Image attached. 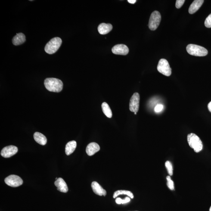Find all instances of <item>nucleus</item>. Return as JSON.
Returning <instances> with one entry per match:
<instances>
[{"mask_svg":"<svg viewBox=\"0 0 211 211\" xmlns=\"http://www.w3.org/2000/svg\"><path fill=\"white\" fill-rule=\"evenodd\" d=\"M44 85L48 91L60 92L63 89V83L60 79L55 78H48L44 81Z\"/></svg>","mask_w":211,"mask_h":211,"instance_id":"1","label":"nucleus"},{"mask_svg":"<svg viewBox=\"0 0 211 211\" xmlns=\"http://www.w3.org/2000/svg\"><path fill=\"white\" fill-rule=\"evenodd\" d=\"M187 138L189 145L191 148L194 149L196 153L200 152L203 150V143L200 138L195 134H189Z\"/></svg>","mask_w":211,"mask_h":211,"instance_id":"2","label":"nucleus"},{"mask_svg":"<svg viewBox=\"0 0 211 211\" xmlns=\"http://www.w3.org/2000/svg\"><path fill=\"white\" fill-rule=\"evenodd\" d=\"M186 49L188 54L196 57H204L208 53L206 49L195 44H189L187 46Z\"/></svg>","mask_w":211,"mask_h":211,"instance_id":"3","label":"nucleus"},{"mask_svg":"<svg viewBox=\"0 0 211 211\" xmlns=\"http://www.w3.org/2000/svg\"><path fill=\"white\" fill-rule=\"evenodd\" d=\"M62 40L59 37H55L51 39L46 45L45 51L49 54L55 53L61 46Z\"/></svg>","mask_w":211,"mask_h":211,"instance_id":"4","label":"nucleus"},{"mask_svg":"<svg viewBox=\"0 0 211 211\" xmlns=\"http://www.w3.org/2000/svg\"><path fill=\"white\" fill-rule=\"evenodd\" d=\"M161 20V15L159 12L155 11L150 16L149 22V27L150 30L154 31L158 27Z\"/></svg>","mask_w":211,"mask_h":211,"instance_id":"5","label":"nucleus"},{"mask_svg":"<svg viewBox=\"0 0 211 211\" xmlns=\"http://www.w3.org/2000/svg\"><path fill=\"white\" fill-rule=\"evenodd\" d=\"M158 71L167 76H170L172 70L169 63L166 59H161L159 61L157 66Z\"/></svg>","mask_w":211,"mask_h":211,"instance_id":"6","label":"nucleus"},{"mask_svg":"<svg viewBox=\"0 0 211 211\" xmlns=\"http://www.w3.org/2000/svg\"><path fill=\"white\" fill-rule=\"evenodd\" d=\"M4 181L7 185L13 187L20 186L23 182V179L20 177L15 175H9L6 178Z\"/></svg>","mask_w":211,"mask_h":211,"instance_id":"7","label":"nucleus"},{"mask_svg":"<svg viewBox=\"0 0 211 211\" xmlns=\"http://www.w3.org/2000/svg\"><path fill=\"white\" fill-rule=\"evenodd\" d=\"M140 97L139 94L136 92L131 97L129 102V110L134 113H137L139 110Z\"/></svg>","mask_w":211,"mask_h":211,"instance_id":"8","label":"nucleus"},{"mask_svg":"<svg viewBox=\"0 0 211 211\" xmlns=\"http://www.w3.org/2000/svg\"><path fill=\"white\" fill-rule=\"evenodd\" d=\"M17 147L14 146H9L4 147L1 151V155L4 158H8L14 155L17 153Z\"/></svg>","mask_w":211,"mask_h":211,"instance_id":"9","label":"nucleus"},{"mask_svg":"<svg viewBox=\"0 0 211 211\" xmlns=\"http://www.w3.org/2000/svg\"><path fill=\"white\" fill-rule=\"evenodd\" d=\"M129 51L128 47L124 44H118L115 45L112 49L113 53L118 55H126Z\"/></svg>","mask_w":211,"mask_h":211,"instance_id":"10","label":"nucleus"},{"mask_svg":"<svg viewBox=\"0 0 211 211\" xmlns=\"http://www.w3.org/2000/svg\"><path fill=\"white\" fill-rule=\"evenodd\" d=\"M91 188L95 194L99 196H106L107 195V191L104 189L103 187L96 181H94L91 184Z\"/></svg>","mask_w":211,"mask_h":211,"instance_id":"11","label":"nucleus"},{"mask_svg":"<svg viewBox=\"0 0 211 211\" xmlns=\"http://www.w3.org/2000/svg\"><path fill=\"white\" fill-rule=\"evenodd\" d=\"M54 184L57 187V190L61 192L67 193L68 191L67 184L62 178H58L54 182Z\"/></svg>","mask_w":211,"mask_h":211,"instance_id":"12","label":"nucleus"},{"mask_svg":"<svg viewBox=\"0 0 211 211\" xmlns=\"http://www.w3.org/2000/svg\"><path fill=\"white\" fill-rule=\"evenodd\" d=\"M100 150L99 146L97 143L91 142L90 143L87 147L86 151L88 156H91L98 152Z\"/></svg>","mask_w":211,"mask_h":211,"instance_id":"13","label":"nucleus"},{"mask_svg":"<svg viewBox=\"0 0 211 211\" xmlns=\"http://www.w3.org/2000/svg\"><path fill=\"white\" fill-rule=\"evenodd\" d=\"M113 26L110 23H101L98 26V31L101 35H106L112 30Z\"/></svg>","mask_w":211,"mask_h":211,"instance_id":"14","label":"nucleus"},{"mask_svg":"<svg viewBox=\"0 0 211 211\" xmlns=\"http://www.w3.org/2000/svg\"><path fill=\"white\" fill-rule=\"evenodd\" d=\"M203 0H195L190 5L188 11L190 14H192L199 10L203 3Z\"/></svg>","mask_w":211,"mask_h":211,"instance_id":"15","label":"nucleus"},{"mask_svg":"<svg viewBox=\"0 0 211 211\" xmlns=\"http://www.w3.org/2000/svg\"><path fill=\"white\" fill-rule=\"evenodd\" d=\"M26 38L25 35L23 33H19L13 38L12 42L15 45H21L26 41Z\"/></svg>","mask_w":211,"mask_h":211,"instance_id":"16","label":"nucleus"},{"mask_svg":"<svg viewBox=\"0 0 211 211\" xmlns=\"http://www.w3.org/2000/svg\"><path fill=\"white\" fill-rule=\"evenodd\" d=\"M34 138L38 144L44 146L46 144L47 140L46 137L43 134L39 132L35 133L34 134Z\"/></svg>","mask_w":211,"mask_h":211,"instance_id":"17","label":"nucleus"},{"mask_svg":"<svg viewBox=\"0 0 211 211\" xmlns=\"http://www.w3.org/2000/svg\"><path fill=\"white\" fill-rule=\"evenodd\" d=\"M77 146V143L74 141H69L66 144L65 153L67 155H70L74 151Z\"/></svg>","mask_w":211,"mask_h":211,"instance_id":"18","label":"nucleus"},{"mask_svg":"<svg viewBox=\"0 0 211 211\" xmlns=\"http://www.w3.org/2000/svg\"><path fill=\"white\" fill-rule=\"evenodd\" d=\"M101 107L104 115H105L107 117L112 118V113L109 105L107 103L104 102L102 104Z\"/></svg>","mask_w":211,"mask_h":211,"instance_id":"19","label":"nucleus"},{"mask_svg":"<svg viewBox=\"0 0 211 211\" xmlns=\"http://www.w3.org/2000/svg\"><path fill=\"white\" fill-rule=\"evenodd\" d=\"M123 194L128 195L129 197H130L131 199H133L134 198L133 195L131 192L128 191V190H119L115 192L114 193L113 196V198H116V197H117L118 196L120 195Z\"/></svg>","mask_w":211,"mask_h":211,"instance_id":"20","label":"nucleus"},{"mask_svg":"<svg viewBox=\"0 0 211 211\" xmlns=\"http://www.w3.org/2000/svg\"><path fill=\"white\" fill-rule=\"evenodd\" d=\"M165 166L167 169L168 173L170 175H173V167L172 164L169 161H167L165 163Z\"/></svg>","mask_w":211,"mask_h":211,"instance_id":"21","label":"nucleus"},{"mask_svg":"<svg viewBox=\"0 0 211 211\" xmlns=\"http://www.w3.org/2000/svg\"><path fill=\"white\" fill-rule=\"evenodd\" d=\"M167 180V185L170 189L171 190H174L175 189V186H174V183L173 181L171 180V177L170 176H167L166 177Z\"/></svg>","mask_w":211,"mask_h":211,"instance_id":"22","label":"nucleus"},{"mask_svg":"<svg viewBox=\"0 0 211 211\" xmlns=\"http://www.w3.org/2000/svg\"><path fill=\"white\" fill-rule=\"evenodd\" d=\"M130 201V198L128 197H126L124 200H122L120 198H117L116 200V202L117 204L128 203Z\"/></svg>","mask_w":211,"mask_h":211,"instance_id":"23","label":"nucleus"},{"mask_svg":"<svg viewBox=\"0 0 211 211\" xmlns=\"http://www.w3.org/2000/svg\"><path fill=\"white\" fill-rule=\"evenodd\" d=\"M205 25L206 27H211V14L206 18L205 22Z\"/></svg>","mask_w":211,"mask_h":211,"instance_id":"24","label":"nucleus"},{"mask_svg":"<svg viewBox=\"0 0 211 211\" xmlns=\"http://www.w3.org/2000/svg\"><path fill=\"white\" fill-rule=\"evenodd\" d=\"M184 2H185L184 0H177L175 3V7L178 9L181 8L184 4Z\"/></svg>","mask_w":211,"mask_h":211,"instance_id":"25","label":"nucleus"},{"mask_svg":"<svg viewBox=\"0 0 211 211\" xmlns=\"http://www.w3.org/2000/svg\"><path fill=\"white\" fill-rule=\"evenodd\" d=\"M163 108V105L162 104H158L155 107L154 111L158 113L161 112Z\"/></svg>","mask_w":211,"mask_h":211,"instance_id":"26","label":"nucleus"},{"mask_svg":"<svg viewBox=\"0 0 211 211\" xmlns=\"http://www.w3.org/2000/svg\"><path fill=\"white\" fill-rule=\"evenodd\" d=\"M208 108L209 111L211 112V101L209 103V104H208Z\"/></svg>","mask_w":211,"mask_h":211,"instance_id":"27","label":"nucleus"},{"mask_svg":"<svg viewBox=\"0 0 211 211\" xmlns=\"http://www.w3.org/2000/svg\"><path fill=\"white\" fill-rule=\"evenodd\" d=\"M128 2L130 3L133 4L135 3L136 1V0H128Z\"/></svg>","mask_w":211,"mask_h":211,"instance_id":"28","label":"nucleus"},{"mask_svg":"<svg viewBox=\"0 0 211 211\" xmlns=\"http://www.w3.org/2000/svg\"><path fill=\"white\" fill-rule=\"evenodd\" d=\"M209 211H211V207L210 208V209H209Z\"/></svg>","mask_w":211,"mask_h":211,"instance_id":"29","label":"nucleus"},{"mask_svg":"<svg viewBox=\"0 0 211 211\" xmlns=\"http://www.w3.org/2000/svg\"><path fill=\"white\" fill-rule=\"evenodd\" d=\"M135 113V115H136L137 113Z\"/></svg>","mask_w":211,"mask_h":211,"instance_id":"30","label":"nucleus"}]
</instances>
